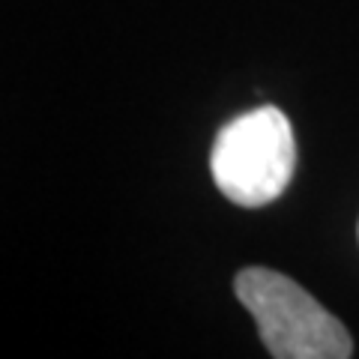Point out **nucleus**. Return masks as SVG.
Masks as SVG:
<instances>
[{
	"label": "nucleus",
	"instance_id": "obj_1",
	"mask_svg": "<svg viewBox=\"0 0 359 359\" xmlns=\"http://www.w3.org/2000/svg\"><path fill=\"white\" fill-rule=\"evenodd\" d=\"M233 294L257 323L276 359H347L353 341L344 323L287 276L249 266L233 278Z\"/></svg>",
	"mask_w": 359,
	"mask_h": 359
},
{
	"label": "nucleus",
	"instance_id": "obj_2",
	"mask_svg": "<svg viewBox=\"0 0 359 359\" xmlns=\"http://www.w3.org/2000/svg\"><path fill=\"white\" fill-rule=\"evenodd\" d=\"M297 168L290 120L273 105L252 108L222 126L210 153L219 192L240 207L273 204L287 189Z\"/></svg>",
	"mask_w": 359,
	"mask_h": 359
}]
</instances>
